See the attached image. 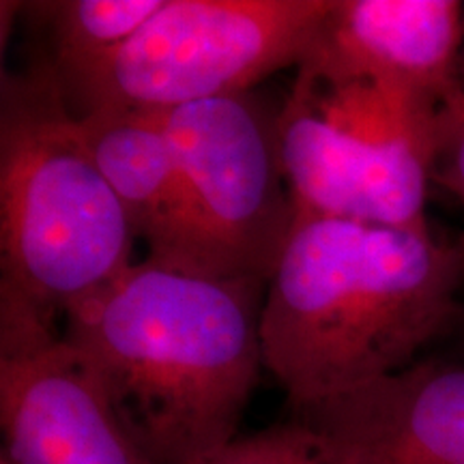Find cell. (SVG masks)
<instances>
[{
	"label": "cell",
	"mask_w": 464,
	"mask_h": 464,
	"mask_svg": "<svg viewBox=\"0 0 464 464\" xmlns=\"http://www.w3.org/2000/svg\"><path fill=\"white\" fill-rule=\"evenodd\" d=\"M355 437L382 464H464V362H421L297 411Z\"/></svg>",
	"instance_id": "9"
},
{
	"label": "cell",
	"mask_w": 464,
	"mask_h": 464,
	"mask_svg": "<svg viewBox=\"0 0 464 464\" xmlns=\"http://www.w3.org/2000/svg\"><path fill=\"white\" fill-rule=\"evenodd\" d=\"M462 50L464 5L456 0H334L297 80L393 86L450 106Z\"/></svg>",
	"instance_id": "8"
},
{
	"label": "cell",
	"mask_w": 464,
	"mask_h": 464,
	"mask_svg": "<svg viewBox=\"0 0 464 464\" xmlns=\"http://www.w3.org/2000/svg\"><path fill=\"white\" fill-rule=\"evenodd\" d=\"M434 181L454 194L464 207V67L460 89L443 112Z\"/></svg>",
	"instance_id": "13"
},
{
	"label": "cell",
	"mask_w": 464,
	"mask_h": 464,
	"mask_svg": "<svg viewBox=\"0 0 464 464\" xmlns=\"http://www.w3.org/2000/svg\"><path fill=\"white\" fill-rule=\"evenodd\" d=\"M445 108L393 86L295 80L277 147L297 216L430 228Z\"/></svg>",
	"instance_id": "5"
},
{
	"label": "cell",
	"mask_w": 464,
	"mask_h": 464,
	"mask_svg": "<svg viewBox=\"0 0 464 464\" xmlns=\"http://www.w3.org/2000/svg\"><path fill=\"white\" fill-rule=\"evenodd\" d=\"M136 230L86 147L54 69L0 91V295L63 318L130 269Z\"/></svg>",
	"instance_id": "3"
},
{
	"label": "cell",
	"mask_w": 464,
	"mask_h": 464,
	"mask_svg": "<svg viewBox=\"0 0 464 464\" xmlns=\"http://www.w3.org/2000/svg\"><path fill=\"white\" fill-rule=\"evenodd\" d=\"M166 0H63L26 5L45 31L39 56L54 69L63 91L121 50Z\"/></svg>",
	"instance_id": "11"
},
{
	"label": "cell",
	"mask_w": 464,
	"mask_h": 464,
	"mask_svg": "<svg viewBox=\"0 0 464 464\" xmlns=\"http://www.w3.org/2000/svg\"><path fill=\"white\" fill-rule=\"evenodd\" d=\"M150 112L174 147L179 194L147 258L211 280L269 284L297 218L277 114L252 92Z\"/></svg>",
	"instance_id": "4"
},
{
	"label": "cell",
	"mask_w": 464,
	"mask_h": 464,
	"mask_svg": "<svg viewBox=\"0 0 464 464\" xmlns=\"http://www.w3.org/2000/svg\"><path fill=\"white\" fill-rule=\"evenodd\" d=\"M334 0H166L112 56L65 92L75 116L168 110L249 92L299 65Z\"/></svg>",
	"instance_id": "6"
},
{
	"label": "cell",
	"mask_w": 464,
	"mask_h": 464,
	"mask_svg": "<svg viewBox=\"0 0 464 464\" xmlns=\"http://www.w3.org/2000/svg\"><path fill=\"white\" fill-rule=\"evenodd\" d=\"M80 119L84 142L138 239L153 249L170 224L179 194L174 147L150 110L100 108Z\"/></svg>",
	"instance_id": "10"
},
{
	"label": "cell",
	"mask_w": 464,
	"mask_h": 464,
	"mask_svg": "<svg viewBox=\"0 0 464 464\" xmlns=\"http://www.w3.org/2000/svg\"><path fill=\"white\" fill-rule=\"evenodd\" d=\"M266 284L131 265L63 316V335L155 464H198L237 439L263 359Z\"/></svg>",
	"instance_id": "2"
},
{
	"label": "cell",
	"mask_w": 464,
	"mask_h": 464,
	"mask_svg": "<svg viewBox=\"0 0 464 464\" xmlns=\"http://www.w3.org/2000/svg\"><path fill=\"white\" fill-rule=\"evenodd\" d=\"M464 237L295 218L266 284L263 359L295 411L402 372L464 318Z\"/></svg>",
	"instance_id": "1"
},
{
	"label": "cell",
	"mask_w": 464,
	"mask_h": 464,
	"mask_svg": "<svg viewBox=\"0 0 464 464\" xmlns=\"http://www.w3.org/2000/svg\"><path fill=\"white\" fill-rule=\"evenodd\" d=\"M460 324H464V318H462V323H460Z\"/></svg>",
	"instance_id": "15"
},
{
	"label": "cell",
	"mask_w": 464,
	"mask_h": 464,
	"mask_svg": "<svg viewBox=\"0 0 464 464\" xmlns=\"http://www.w3.org/2000/svg\"><path fill=\"white\" fill-rule=\"evenodd\" d=\"M54 318L0 295V428L14 464H155Z\"/></svg>",
	"instance_id": "7"
},
{
	"label": "cell",
	"mask_w": 464,
	"mask_h": 464,
	"mask_svg": "<svg viewBox=\"0 0 464 464\" xmlns=\"http://www.w3.org/2000/svg\"><path fill=\"white\" fill-rule=\"evenodd\" d=\"M0 464H14V462H11V460H9V458H7V456H5V454H0Z\"/></svg>",
	"instance_id": "14"
},
{
	"label": "cell",
	"mask_w": 464,
	"mask_h": 464,
	"mask_svg": "<svg viewBox=\"0 0 464 464\" xmlns=\"http://www.w3.org/2000/svg\"><path fill=\"white\" fill-rule=\"evenodd\" d=\"M198 464H382L355 437L297 415L293 421L237 437Z\"/></svg>",
	"instance_id": "12"
}]
</instances>
